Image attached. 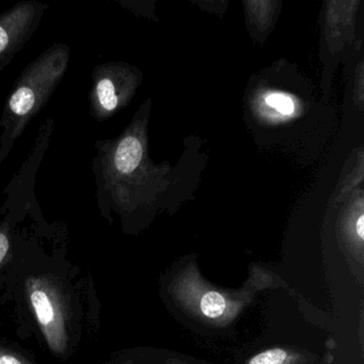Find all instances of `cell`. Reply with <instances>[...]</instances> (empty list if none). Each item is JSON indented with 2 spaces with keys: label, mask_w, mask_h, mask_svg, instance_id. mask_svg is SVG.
I'll use <instances>...</instances> for the list:
<instances>
[{
  "label": "cell",
  "mask_w": 364,
  "mask_h": 364,
  "mask_svg": "<svg viewBox=\"0 0 364 364\" xmlns=\"http://www.w3.org/2000/svg\"><path fill=\"white\" fill-rule=\"evenodd\" d=\"M26 293L50 350L57 355H65L69 344V314L58 281L48 274L31 277L26 282Z\"/></svg>",
  "instance_id": "1"
},
{
  "label": "cell",
  "mask_w": 364,
  "mask_h": 364,
  "mask_svg": "<svg viewBox=\"0 0 364 364\" xmlns=\"http://www.w3.org/2000/svg\"><path fill=\"white\" fill-rule=\"evenodd\" d=\"M173 297L195 316L225 326L233 321L245 306V301L221 293L204 282L193 266L176 277L171 287Z\"/></svg>",
  "instance_id": "2"
},
{
  "label": "cell",
  "mask_w": 364,
  "mask_h": 364,
  "mask_svg": "<svg viewBox=\"0 0 364 364\" xmlns=\"http://www.w3.org/2000/svg\"><path fill=\"white\" fill-rule=\"evenodd\" d=\"M142 159V146L136 137L124 138L119 144L114 155V165L121 173H131Z\"/></svg>",
  "instance_id": "3"
},
{
  "label": "cell",
  "mask_w": 364,
  "mask_h": 364,
  "mask_svg": "<svg viewBox=\"0 0 364 364\" xmlns=\"http://www.w3.org/2000/svg\"><path fill=\"white\" fill-rule=\"evenodd\" d=\"M297 361V353L289 349L276 347V348L266 349L253 355L247 364H296Z\"/></svg>",
  "instance_id": "4"
},
{
  "label": "cell",
  "mask_w": 364,
  "mask_h": 364,
  "mask_svg": "<svg viewBox=\"0 0 364 364\" xmlns=\"http://www.w3.org/2000/svg\"><path fill=\"white\" fill-rule=\"evenodd\" d=\"M97 97L102 107L107 112H112L118 106V97L114 91V85L108 78L100 80L97 87Z\"/></svg>",
  "instance_id": "5"
},
{
  "label": "cell",
  "mask_w": 364,
  "mask_h": 364,
  "mask_svg": "<svg viewBox=\"0 0 364 364\" xmlns=\"http://www.w3.org/2000/svg\"><path fill=\"white\" fill-rule=\"evenodd\" d=\"M16 22L10 23V18L5 22L0 23V59L7 50H10L16 38H18V28L14 27Z\"/></svg>",
  "instance_id": "6"
},
{
  "label": "cell",
  "mask_w": 364,
  "mask_h": 364,
  "mask_svg": "<svg viewBox=\"0 0 364 364\" xmlns=\"http://www.w3.org/2000/svg\"><path fill=\"white\" fill-rule=\"evenodd\" d=\"M266 103L270 107L279 110L282 114H293L294 109H295V106H294L291 97L282 95V93H272V95H267Z\"/></svg>",
  "instance_id": "7"
},
{
  "label": "cell",
  "mask_w": 364,
  "mask_h": 364,
  "mask_svg": "<svg viewBox=\"0 0 364 364\" xmlns=\"http://www.w3.org/2000/svg\"><path fill=\"white\" fill-rule=\"evenodd\" d=\"M0 364H33L20 353L0 346Z\"/></svg>",
  "instance_id": "8"
},
{
  "label": "cell",
  "mask_w": 364,
  "mask_h": 364,
  "mask_svg": "<svg viewBox=\"0 0 364 364\" xmlns=\"http://www.w3.org/2000/svg\"><path fill=\"white\" fill-rule=\"evenodd\" d=\"M10 242L8 236L3 232H0V266L5 261L8 252H9Z\"/></svg>",
  "instance_id": "9"
},
{
  "label": "cell",
  "mask_w": 364,
  "mask_h": 364,
  "mask_svg": "<svg viewBox=\"0 0 364 364\" xmlns=\"http://www.w3.org/2000/svg\"><path fill=\"white\" fill-rule=\"evenodd\" d=\"M355 233L359 236L360 240H363L364 238V216H361L358 218L357 223H355Z\"/></svg>",
  "instance_id": "10"
},
{
  "label": "cell",
  "mask_w": 364,
  "mask_h": 364,
  "mask_svg": "<svg viewBox=\"0 0 364 364\" xmlns=\"http://www.w3.org/2000/svg\"><path fill=\"white\" fill-rule=\"evenodd\" d=\"M173 364H186V363H173Z\"/></svg>",
  "instance_id": "11"
}]
</instances>
